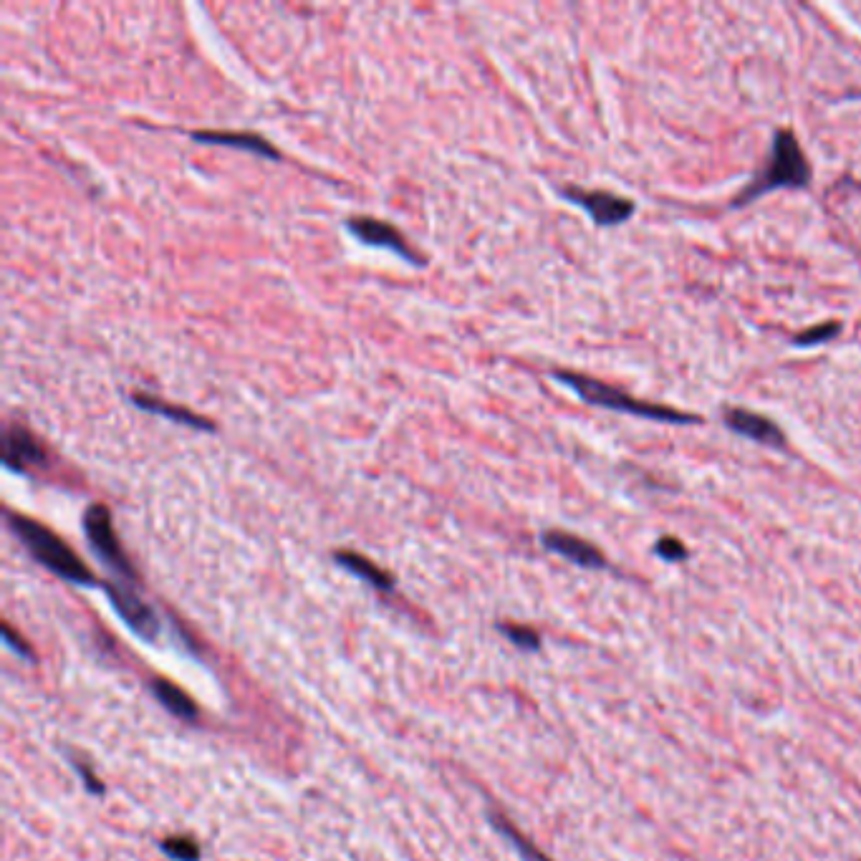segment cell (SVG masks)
<instances>
[{"mask_svg":"<svg viewBox=\"0 0 861 861\" xmlns=\"http://www.w3.org/2000/svg\"><path fill=\"white\" fill-rule=\"evenodd\" d=\"M8 526H11V531L16 533L18 541L28 548V553H31L33 559H36L41 566H46L51 574L61 576V579L66 581H74V584H81V586L96 584L89 566H86L84 561L76 556L74 548H71L64 538L56 536L51 528H46L43 523L13 511H8Z\"/></svg>","mask_w":861,"mask_h":861,"instance_id":"1","label":"cell"},{"mask_svg":"<svg viewBox=\"0 0 861 861\" xmlns=\"http://www.w3.org/2000/svg\"><path fill=\"white\" fill-rule=\"evenodd\" d=\"M811 182V165H808L806 152L798 144L796 134L791 129H778L773 134V147L768 165L763 172L735 197V205H748L755 197L766 195L771 190H781V187H806Z\"/></svg>","mask_w":861,"mask_h":861,"instance_id":"2","label":"cell"},{"mask_svg":"<svg viewBox=\"0 0 861 861\" xmlns=\"http://www.w3.org/2000/svg\"><path fill=\"white\" fill-rule=\"evenodd\" d=\"M553 377L559 379L561 384H566L569 389H574L584 402L594 404V407H604V410L622 412V415H634L642 417V420H657V422H677V425H692L697 422L695 415H687V412L672 410L665 404H654L644 402V399L629 397L624 389L612 387V384L599 382L594 377H586V374L576 372H556Z\"/></svg>","mask_w":861,"mask_h":861,"instance_id":"3","label":"cell"},{"mask_svg":"<svg viewBox=\"0 0 861 861\" xmlns=\"http://www.w3.org/2000/svg\"><path fill=\"white\" fill-rule=\"evenodd\" d=\"M84 531H86V538H89L91 548L96 551V556H99V559L104 561L109 569L117 571L122 579H129V581L137 576L134 574L132 564H129V559L124 556V548H122V543H119L117 531H114L112 513H109L107 505L91 503L89 508H86Z\"/></svg>","mask_w":861,"mask_h":861,"instance_id":"4","label":"cell"},{"mask_svg":"<svg viewBox=\"0 0 861 861\" xmlns=\"http://www.w3.org/2000/svg\"><path fill=\"white\" fill-rule=\"evenodd\" d=\"M564 195L569 197L574 205L584 208L586 213L591 215V220H594L596 225H604V228H609V225L624 223V220L632 218L634 210H637V205H634L629 197H619V195H614V192L566 187Z\"/></svg>","mask_w":861,"mask_h":861,"instance_id":"5","label":"cell"},{"mask_svg":"<svg viewBox=\"0 0 861 861\" xmlns=\"http://www.w3.org/2000/svg\"><path fill=\"white\" fill-rule=\"evenodd\" d=\"M3 463L13 473H31L36 468H46V447L26 425L13 422L3 435Z\"/></svg>","mask_w":861,"mask_h":861,"instance_id":"6","label":"cell"},{"mask_svg":"<svg viewBox=\"0 0 861 861\" xmlns=\"http://www.w3.org/2000/svg\"><path fill=\"white\" fill-rule=\"evenodd\" d=\"M346 228H349V233L354 235V238L362 240L364 245L387 248V250H392V253H397V256L412 261L415 266H422L420 253H415V250L410 248L407 238H404V235L399 233V230L394 228L392 223H384V220L369 218V215H354V218L346 220Z\"/></svg>","mask_w":861,"mask_h":861,"instance_id":"7","label":"cell"},{"mask_svg":"<svg viewBox=\"0 0 861 861\" xmlns=\"http://www.w3.org/2000/svg\"><path fill=\"white\" fill-rule=\"evenodd\" d=\"M109 601L117 609L119 617L124 619L129 629L142 639H155L160 634V619H157L155 609L144 599H139L132 589L124 584H104Z\"/></svg>","mask_w":861,"mask_h":861,"instance_id":"8","label":"cell"},{"mask_svg":"<svg viewBox=\"0 0 861 861\" xmlns=\"http://www.w3.org/2000/svg\"><path fill=\"white\" fill-rule=\"evenodd\" d=\"M723 417L728 430L738 432V435L748 437V440L761 442V445H768V447L786 445V435L778 430V425H773L768 417L758 415V412L743 410V407H730V410H725Z\"/></svg>","mask_w":861,"mask_h":861,"instance_id":"9","label":"cell"},{"mask_svg":"<svg viewBox=\"0 0 861 861\" xmlns=\"http://www.w3.org/2000/svg\"><path fill=\"white\" fill-rule=\"evenodd\" d=\"M543 546L548 551L564 556V559L574 561L576 566H584V569H604L606 566L604 553L596 546H591L589 541H584V538L574 536V533L546 531L543 533Z\"/></svg>","mask_w":861,"mask_h":861,"instance_id":"10","label":"cell"},{"mask_svg":"<svg viewBox=\"0 0 861 861\" xmlns=\"http://www.w3.org/2000/svg\"><path fill=\"white\" fill-rule=\"evenodd\" d=\"M132 402L137 404L139 410L152 412V415L167 417V420L192 427V430H208V432L215 430V425L208 420V417L197 415V412L187 410V407H182V404H172V402H167V399L152 397V394H147V392H134Z\"/></svg>","mask_w":861,"mask_h":861,"instance_id":"11","label":"cell"},{"mask_svg":"<svg viewBox=\"0 0 861 861\" xmlns=\"http://www.w3.org/2000/svg\"><path fill=\"white\" fill-rule=\"evenodd\" d=\"M192 139L200 144H220V147L245 149V152H256V155L273 157V160L281 157V152H278L266 137L253 132H220V129H208V132H192Z\"/></svg>","mask_w":861,"mask_h":861,"instance_id":"12","label":"cell"},{"mask_svg":"<svg viewBox=\"0 0 861 861\" xmlns=\"http://www.w3.org/2000/svg\"><path fill=\"white\" fill-rule=\"evenodd\" d=\"M334 559L339 561V564L344 566L346 571H351V574L359 576V579L369 581V584L377 586V589H392L394 586L392 574H387L384 569H379V566L374 564L372 559H367V556H362V553L336 551Z\"/></svg>","mask_w":861,"mask_h":861,"instance_id":"13","label":"cell"},{"mask_svg":"<svg viewBox=\"0 0 861 861\" xmlns=\"http://www.w3.org/2000/svg\"><path fill=\"white\" fill-rule=\"evenodd\" d=\"M152 692L160 700V705H165L175 718L180 720H195L197 718V705L192 702V697L187 692H182L175 682L165 680V677H155L152 680Z\"/></svg>","mask_w":861,"mask_h":861,"instance_id":"14","label":"cell"},{"mask_svg":"<svg viewBox=\"0 0 861 861\" xmlns=\"http://www.w3.org/2000/svg\"><path fill=\"white\" fill-rule=\"evenodd\" d=\"M490 821H493V826L500 831V834L505 836V839H508L513 846H516L518 854H521L523 859H526V861H548L546 856H543L541 851H538L536 846H533L531 841H528L526 836H523L521 831L516 829V826H511V821L503 819V816H500V814H490Z\"/></svg>","mask_w":861,"mask_h":861,"instance_id":"15","label":"cell"},{"mask_svg":"<svg viewBox=\"0 0 861 861\" xmlns=\"http://www.w3.org/2000/svg\"><path fill=\"white\" fill-rule=\"evenodd\" d=\"M162 851L175 861H197L200 859V846L190 836H170L162 841Z\"/></svg>","mask_w":861,"mask_h":861,"instance_id":"16","label":"cell"},{"mask_svg":"<svg viewBox=\"0 0 861 861\" xmlns=\"http://www.w3.org/2000/svg\"><path fill=\"white\" fill-rule=\"evenodd\" d=\"M839 331H841V326L836 324V321H826V324H819V326H811V329H806V331H803V334H798L793 341H796L798 346L824 344V341L834 339V336L839 334Z\"/></svg>","mask_w":861,"mask_h":861,"instance_id":"17","label":"cell"},{"mask_svg":"<svg viewBox=\"0 0 861 861\" xmlns=\"http://www.w3.org/2000/svg\"><path fill=\"white\" fill-rule=\"evenodd\" d=\"M500 632H503L505 637L511 639L513 644H518V647H521V649H538V644H541L538 634L533 632V629H528V627H516V624H503V627H500Z\"/></svg>","mask_w":861,"mask_h":861,"instance_id":"18","label":"cell"},{"mask_svg":"<svg viewBox=\"0 0 861 861\" xmlns=\"http://www.w3.org/2000/svg\"><path fill=\"white\" fill-rule=\"evenodd\" d=\"M654 551L660 553L662 559L667 561H682L687 556V548L682 546V541H677V538H662V541H657V546H654Z\"/></svg>","mask_w":861,"mask_h":861,"instance_id":"19","label":"cell"},{"mask_svg":"<svg viewBox=\"0 0 861 861\" xmlns=\"http://www.w3.org/2000/svg\"><path fill=\"white\" fill-rule=\"evenodd\" d=\"M3 632H6V642H8V644H13V647H16L18 652L23 654V657H31V647H28V644L23 642V639L18 637V634L13 632V629L8 627V624H6V627H3Z\"/></svg>","mask_w":861,"mask_h":861,"instance_id":"20","label":"cell"},{"mask_svg":"<svg viewBox=\"0 0 861 861\" xmlns=\"http://www.w3.org/2000/svg\"><path fill=\"white\" fill-rule=\"evenodd\" d=\"M79 773H81V776H84V783H86V786H89V791H91V793H104V786H101V783L96 781L94 773H91L89 768H86V766H79Z\"/></svg>","mask_w":861,"mask_h":861,"instance_id":"21","label":"cell"}]
</instances>
